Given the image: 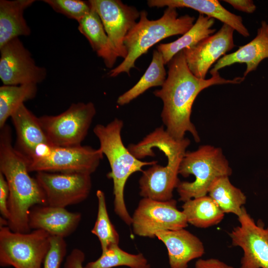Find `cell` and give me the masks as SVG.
Returning <instances> with one entry per match:
<instances>
[{
  "label": "cell",
  "instance_id": "6da1fadb",
  "mask_svg": "<svg viewBox=\"0 0 268 268\" xmlns=\"http://www.w3.org/2000/svg\"><path fill=\"white\" fill-rule=\"evenodd\" d=\"M168 75L160 89L154 95L163 103L161 117L166 131L173 138L181 140L186 132L190 133L196 142L200 141L198 132L191 121L192 106L199 94L204 89L224 84H239L244 77L232 79L221 77L218 71L211 69V77L200 78L190 70L183 51L177 53L168 64Z\"/></svg>",
  "mask_w": 268,
  "mask_h": 268
},
{
  "label": "cell",
  "instance_id": "7a4b0ae2",
  "mask_svg": "<svg viewBox=\"0 0 268 268\" xmlns=\"http://www.w3.org/2000/svg\"><path fill=\"white\" fill-rule=\"evenodd\" d=\"M28 159L12 145L11 130L5 125L0 132V173L8 186L7 226L12 231L28 233L29 214L36 205H46L36 179L29 175Z\"/></svg>",
  "mask_w": 268,
  "mask_h": 268
},
{
  "label": "cell",
  "instance_id": "3957f363",
  "mask_svg": "<svg viewBox=\"0 0 268 268\" xmlns=\"http://www.w3.org/2000/svg\"><path fill=\"white\" fill-rule=\"evenodd\" d=\"M123 122L115 118L106 125H96L93 132L99 139L100 148L110 164L107 177L113 182L114 208L116 214L127 225L132 223L124 201L125 186L133 173L143 171L142 167L158 163L156 160L142 161L135 157L124 145L121 137Z\"/></svg>",
  "mask_w": 268,
  "mask_h": 268
},
{
  "label": "cell",
  "instance_id": "277c9868",
  "mask_svg": "<svg viewBox=\"0 0 268 268\" xmlns=\"http://www.w3.org/2000/svg\"><path fill=\"white\" fill-rule=\"evenodd\" d=\"M194 16L188 14L178 17L177 8L167 7L163 15L157 20H150L147 12L140 11L139 20L125 37L124 44L127 56L117 67L108 73L114 77L122 72L130 75V70L135 67L136 60L154 44L169 37L184 35L194 25Z\"/></svg>",
  "mask_w": 268,
  "mask_h": 268
},
{
  "label": "cell",
  "instance_id": "5b68a950",
  "mask_svg": "<svg viewBox=\"0 0 268 268\" xmlns=\"http://www.w3.org/2000/svg\"><path fill=\"white\" fill-rule=\"evenodd\" d=\"M178 173L184 177H195L193 182L180 181L176 188L179 201L185 202L206 196L212 184L219 178L229 177L232 169L220 148L203 145L186 152Z\"/></svg>",
  "mask_w": 268,
  "mask_h": 268
},
{
  "label": "cell",
  "instance_id": "8992f818",
  "mask_svg": "<svg viewBox=\"0 0 268 268\" xmlns=\"http://www.w3.org/2000/svg\"><path fill=\"white\" fill-rule=\"evenodd\" d=\"M189 145L186 139L176 140L167 135L154 140L153 147L164 154L167 164L163 166L157 163L142 171L139 180L140 196L158 201L172 199L173 190L180 182L179 167Z\"/></svg>",
  "mask_w": 268,
  "mask_h": 268
},
{
  "label": "cell",
  "instance_id": "52a82bcc",
  "mask_svg": "<svg viewBox=\"0 0 268 268\" xmlns=\"http://www.w3.org/2000/svg\"><path fill=\"white\" fill-rule=\"evenodd\" d=\"M51 236L36 229L16 232L7 226H0V266L14 268H42L50 246Z\"/></svg>",
  "mask_w": 268,
  "mask_h": 268
},
{
  "label": "cell",
  "instance_id": "ba28073f",
  "mask_svg": "<svg viewBox=\"0 0 268 268\" xmlns=\"http://www.w3.org/2000/svg\"><path fill=\"white\" fill-rule=\"evenodd\" d=\"M95 114L92 102H78L59 115H44L38 119L52 145L74 147L81 145Z\"/></svg>",
  "mask_w": 268,
  "mask_h": 268
},
{
  "label": "cell",
  "instance_id": "9c48e42d",
  "mask_svg": "<svg viewBox=\"0 0 268 268\" xmlns=\"http://www.w3.org/2000/svg\"><path fill=\"white\" fill-rule=\"evenodd\" d=\"M103 153L89 146H50L41 156L28 159L31 172L91 174L97 169Z\"/></svg>",
  "mask_w": 268,
  "mask_h": 268
},
{
  "label": "cell",
  "instance_id": "30bf717a",
  "mask_svg": "<svg viewBox=\"0 0 268 268\" xmlns=\"http://www.w3.org/2000/svg\"><path fill=\"white\" fill-rule=\"evenodd\" d=\"M132 226L139 236L154 238L157 232L175 230L188 226L186 216L174 199L158 201L143 198L133 213Z\"/></svg>",
  "mask_w": 268,
  "mask_h": 268
},
{
  "label": "cell",
  "instance_id": "8fae6325",
  "mask_svg": "<svg viewBox=\"0 0 268 268\" xmlns=\"http://www.w3.org/2000/svg\"><path fill=\"white\" fill-rule=\"evenodd\" d=\"M46 200V205L65 207L82 202L92 186L86 173L37 172L36 177Z\"/></svg>",
  "mask_w": 268,
  "mask_h": 268
},
{
  "label": "cell",
  "instance_id": "7c38bea8",
  "mask_svg": "<svg viewBox=\"0 0 268 268\" xmlns=\"http://www.w3.org/2000/svg\"><path fill=\"white\" fill-rule=\"evenodd\" d=\"M237 217L240 225L229 235L232 245L243 251L240 268H268V226L255 222L244 206Z\"/></svg>",
  "mask_w": 268,
  "mask_h": 268
},
{
  "label": "cell",
  "instance_id": "4fadbf2b",
  "mask_svg": "<svg viewBox=\"0 0 268 268\" xmlns=\"http://www.w3.org/2000/svg\"><path fill=\"white\" fill-rule=\"evenodd\" d=\"M0 79L3 85L37 84L46 78V69L36 65L18 37L0 47Z\"/></svg>",
  "mask_w": 268,
  "mask_h": 268
},
{
  "label": "cell",
  "instance_id": "5bb4252c",
  "mask_svg": "<svg viewBox=\"0 0 268 268\" xmlns=\"http://www.w3.org/2000/svg\"><path fill=\"white\" fill-rule=\"evenodd\" d=\"M92 7L99 16L112 47L118 55L125 59L127 51L126 36L136 24L140 12L133 6L119 0H90Z\"/></svg>",
  "mask_w": 268,
  "mask_h": 268
},
{
  "label": "cell",
  "instance_id": "9a60e30c",
  "mask_svg": "<svg viewBox=\"0 0 268 268\" xmlns=\"http://www.w3.org/2000/svg\"><path fill=\"white\" fill-rule=\"evenodd\" d=\"M234 31L230 26L223 24L216 33L182 50L188 67L195 76L205 79L211 66L235 47Z\"/></svg>",
  "mask_w": 268,
  "mask_h": 268
},
{
  "label": "cell",
  "instance_id": "2e32d148",
  "mask_svg": "<svg viewBox=\"0 0 268 268\" xmlns=\"http://www.w3.org/2000/svg\"><path fill=\"white\" fill-rule=\"evenodd\" d=\"M81 217L80 213L65 207L36 205L30 210L29 226L31 229L43 230L50 236L65 238L76 230Z\"/></svg>",
  "mask_w": 268,
  "mask_h": 268
},
{
  "label": "cell",
  "instance_id": "e0dca14e",
  "mask_svg": "<svg viewBox=\"0 0 268 268\" xmlns=\"http://www.w3.org/2000/svg\"><path fill=\"white\" fill-rule=\"evenodd\" d=\"M155 236L167 248L171 268H187L191 261L204 253L201 240L184 228L159 231Z\"/></svg>",
  "mask_w": 268,
  "mask_h": 268
},
{
  "label": "cell",
  "instance_id": "ac0fdd59",
  "mask_svg": "<svg viewBox=\"0 0 268 268\" xmlns=\"http://www.w3.org/2000/svg\"><path fill=\"white\" fill-rule=\"evenodd\" d=\"M268 58V23L262 21L256 37L247 44L239 47L236 51L226 54L214 64L211 69L218 71L236 63L245 64L243 77L255 70L260 63Z\"/></svg>",
  "mask_w": 268,
  "mask_h": 268
},
{
  "label": "cell",
  "instance_id": "d6986e66",
  "mask_svg": "<svg viewBox=\"0 0 268 268\" xmlns=\"http://www.w3.org/2000/svg\"><path fill=\"white\" fill-rule=\"evenodd\" d=\"M147 4L150 7L167 6L192 8L200 14L217 19L223 24L230 26L244 37L250 36L242 17L227 10L217 0H149L147 1Z\"/></svg>",
  "mask_w": 268,
  "mask_h": 268
},
{
  "label": "cell",
  "instance_id": "ffe728a7",
  "mask_svg": "<svg viewBox=\"0 0 268 268\" xmlns=\"http://www.w3.org/2000/svg\"><path fill=\"white\" fill-rule=\"evenodd\" d=\"M11 118L16 131L17 150L28 159L32 157L38 145L51 144L40 124L38 117L24 104L16 109Z\"/></svg>",
  "mask_w": 268,
  "mask_h": 268
},
{
  "label": "cell",
  "instance_id": "44dd1931",
  "mask_svg": "<svg viewBox=\"0 0 268 268\" xmlns=\"http://www.w3.org/2000/svg\"><path fill=\"white\" fill-rule=\"evenodd\" d=\"M34 0H0V47L20 36H28L31 29L23 13Z\"/></svg>",
  "mask_w": 268,
  "mask_h": 268
},
{
  "label": "cell",
  "instance_id": "7402d4cb",
  "mask_svg": "<svg viewBox=\"0 0 268 268\" xmlns=\"http://www.w3.org/2000/svg\"><path fill=\"white\" fill-rule=\"evenodd\" d=\"M78 23V30L87 38L93 50L103 60L106 67L112 68L118 56L112 47L98 13L91 6L90 12Z\"/></svg>",
  "mask_w": 268,
  "mask_h": 268
},
{
  "label": "cell",
  "instance_id": "603a6c76",
  "mask_svg": "<svg viewBox=\"0 0 268 268\" xmlns=\"http://www.w3.org/2000/svg\"><path fill=\"white\" fill-rule=\"evenodd\" d=\"M215 19L200 14L193 26L182 37L173 42L159 44L157 50L162 54L165 64H168L179 52L215 33L216 29L212 28Z\"/></svg>",
  "mask_w": 268,
  "mask_h": 268
},
{
  "label": "cell",
  "instance_id": "cb8c5ba5",
  "mask_svg": "<svg viewBox=\"0 0 268 268\" xmlns=\"http://www.w3.org/2000/svg\"><path fill=\"white\" fill-rule=\"evenodd\" d=\"M182 208L188 223L199 228L214 226L224 216V213L217 204L206 195L184 202Z\"/></svg>",
  "mask_w": 268,
  "mask_h": 268
},
{
  "label": "cell",
  "instance_id": "d4e9b609",
  "mask_svg": "<svg viewBox=\"0 0 268 268\" xmlns=\"http://www.w3.org/2000/svg\"><path fill=\"white\" fill-rule=\"evenodd\" d=\"M165 65L162 54L157 50H154L151 63L144 74L134 86L118 98L117 104L120 106L127 104L149 88L162 86L167 78Z\"/></svg>",
  "mask_w": 268,
  "mask_h": 268
},
{
  "label": "cell",
  "instance_id": "484cf974",
  "mask_svg": "<svg viewBox=\"0 0 268 268\" xmlns=\"http://www.w3.org/2000/svg\"><path fill=\"white\" fill-rule=\"evenodd\" d=\"M208 194L224 213H231L237 216L241 213L246 202V196L231 184L228 176L217 179L210 187Z\"/></svg>",
  "mask_w": 268,
  "mask_h": 268
},
{
  "label": "cell",
  "instance_id": "4316f807",
  "mask_svg": "<svg viewBox=\"0 0 268 268\" xmlns=\"http://www.w3.org/2000/svg\"><path fill=\"white\" fill-rule=\"evenodd\" d=\"M37 91V84L35 83L0 87V129L20 105L35 98Z\"/></svg>",
  "mask_w": 268,
  "mask_h": 268
},
{
  "label": "cell",
  "instance_id": "83f0119b",
  "mask_svg": "<svg viewBox=\"0 0 268 268\" xmlns=\"http://www.w3.org/2000/svg\"><path fill=\"white\" fill-rule=\"evenodd\" d=\"M147 264V260L142 254H130L121 249L118 244H115L102 251L101 256L97 260L89 262L83 268H112L127 266L131 268H139Z\"/></svg>",
  "mask_w": 268,
  "mask_h": 268
},
{
  "label": "cell",
  "instance_id": "f1b7e54d",
  "mask_svg": "<svg viewBox=\"0 0 268 268\" xmlns=\"http://www.w3.org/2000/svg\"><path fill=\"white\" fill-rule=\"evenodd\" d=\"M96 197L98 211L91 233L98 237L101 250L104 251L112 245L119 244V236L109 218L104 193L98 190L96 192Z\"/></svg>",
  "mask_w": 268,
  "mask_h": 268
},
{
  "label": "cell",
  "instance_id": "f546056e",
  "mask_svg": "<svg viewBox=\"0 0 268 268\" xmlns=\"http://www.w3.org/2000/svg\"><path fill=\"white\" fill-rule=\"evenodd\" d=\"M57 12L78 22L90 12L91 6L89 1L80 0H44Z\"/></svg>",
  "mask_w": 268,
  "mask_h": 268
},
{
  "label": "cell",
  "instance_id": "4dcf8cb0",
  "mask_svg": "<svg viewBox=\"0 0 268 268\" xmlns=\"http://www.w3.org/2000/svg\"><path fill=\"white\" fill-rule=\"evenodd\" d=\"M67 252V244L65 238L51 236L50 246L45 258L42 268H60Z\"/></svg>",
  "mask_w": 268,
  "mask_h": 268
},
{
  "label": "cell",
  "instance_id": "1f68e13d",
  "mask_svg": "<svg viewBox=\"0 0 268 268\" xmlns=\"http://www.w3.org/2000/svg\"><path fill=\"white\" fill-rule=\"evenodd\" d=\"M85 260L84 252L78 248L72 250L70 254L66 257L64 268H84L83 264ZM149 264L139 268H150Z\"/></svg>",
  "mask_w": 268,
  "mask_h": 268
},
{
  "label": "cell",
  "instance_id": "d6a6232c",
  "mask_svg": "<svg viewBox=\"0 0 268 268\" xmlns=\"http://www.w3.org/2000/svg\"><path fill=\"white\" fill-rule=\"evenodd\" d=\"M8 198L9 188L7 183L3 174L0 173V212L2 217L7 220L9 217Z\"/></svg>",
  "mask_w": 268,
  "mask_h": 268
},
{
  "label": "cell",
  "instance_id": "836d02e7",
  "mask_svg": "<svg viewBox=\"0 0 268 268\" xmlns=\"http://www.w3.org/2000/svg\"><path fill=\"white\" fill-rule=\"evenodd\" d=\"M235 9L247 13H252L256 9V6L252 0H224Z\"/></svg>",
  "mask_w": 268,
  "mask_h": 268
},
{
  "label": "cell",
  "instance_id": "e575fe53",
  "mask_svg": "<svg viewBox=\"0 0 268 268\" xmlns=\"http://www.w3.org/2000/svg\"><path fill=\"white\" fill-rule=\"evenodd\" d=\"M195 268H234L218 259L210 258L206 260H198Z\"/></svg>",
  "mask_w": 268,
  "mask_h": 268
}]
</instances>
